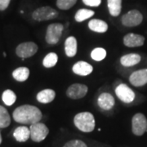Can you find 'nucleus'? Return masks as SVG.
<instances>
[{
  "label": "nucleus",
  "instance_id": "obj_30",
  "mask_svg": "<svg viewBox=\"0 0 147 147\" xmlns=\"http://www.w3.org/2000/svg\"><path fill=\"white\" fill-rule=\"evenodd\" d=\"M11 0H0V11L6 10L10 4Z\"/></svg>",
  "mask_w": 147,
  "mask_h": 147
},
{
  "label": "nucleus",
  "instance_id": "obj_8",
  "mask_svg": "<svg viewBox=\"0 0 147 147\" xmlns=\"http://www.w3.org/2000/svg\"><path fill=\"white\" fill-rule=\"evenodd\" d=\"M38 45L34 42H26L19 44L16 49V55L22 60L31 57L38 52Z\"/></svg>",
  "mask_w": 147,
  "mask_h": 147
},
{
  "label": "nucleus",
  "instance_id": "obj_22",
  "mask_svg": "<svg viewBox=\"0 0 147 147\" xmlns=\"http://www.w3.org/2000/svg\"><path fill=\"white\" fill-rule=\"evenodd\" d=\"M94 11L87 9V8H81L77 11V12L75 13L74 20L77 22H83L94 16Z\"/></svg>",
  "mask_w": 147,
  "mask_h": 147
},
{
  "label": "nucleus",
  "instance_id": "obj_11",
  "mask_svg": "<svg viewBox=\"0 0 147 147\" xmlns=\"http://www.w3.org/2000/svg\"><path fill=\"white\" fill-rule=\"evenodd\" d=\"M129 82L134 87H142L147 84V69L136 70L129 77Z\"/></svg>",
  "mask_w": 147,
  "mask_h": 147
},
{
  "label": "nucleus",
  "instance_id": "obj_13",
  "mask_svg": "<svg viewBox=\"0 0 147 147\" xmlns=\"http://www.w3.org/2000/svg\"><path fill=\"white\" fill-rule=\"evenodd\" d=\"M97 104L101 110H111L115 104V98L109 92H103L97 98Z\"/></svg>",
  "mask_w": 147,
  "mask_h": 147
},
{
  "label": "nucleus",
  "instance_id": "obj_7",
  "mask_svg": "<svg viewBox=\"0 0 147 147\" xmlns=\"http://www.w3.org/2000/svg\"><path fill=\"white\" fill-rule=\"evenodd\" d=\"M143 16L140 11L132 9L122 16V24L126 27H135L142 24Z\"/></svg>",
  "mask_w": 147,
  "mask_h": 147
},
{
  "label": "nucleus",
  "instance_id": "obj_9",
  "mask_svg": "<svg viewBox=\"0 0 147 147\" xmlns=\"http://www.w3.org/2000/svg\"><path fill=\"white\" fill-rule=\"evenodd\" d=\"M115 94L118 98L123 103H131L135 99V93L125 84H120L115 88Z\"/></svg>",
  "mask_w": 147,
  "mask_h": 147
},
{
  "label": "nucleus",
  "instance_id": "obj_14",
  "mask_svg": "<svg viewBox=\"0 0 147 147\" xmlns=\"http://www.w3.org/2000/svg\"><path fill=\"white\" fill-rule=\"evenodd\" d=\"M72 70L75 74L79 76H87L93 71V67L86 61H78L72 67Z\"/></svg>",
  "mask_w": 147,
  "mask_h": 147
},
{
  "label": "nucleus",
  "instance_id": "obj_28",
  "mask_svg": "<svg viewBox=\"0 0 147 147\" xmlns=\"http://www.w3.org/2000/svg\"><path fill=\"white\" fill-rule=\"evenodd\" d=\"M63 147H88V146L81 140H71L66 142Z\"/></svg>",
  "mask_w": 147,
  "mask_h": 147
},
{
  "label": "nucleus",
  "instance_id": "obj_20",
  "mask_svg": "<svg viewBox=\"0 0 147 147\" xmlns=\"http://www.w3.org/2000/svg\"><path fill=\"white\" fill-rule=\"evenodd\" d=\"M107 7L111 16H119L122 11V0H107Z\"/></svg>",
  "mask_w": 147,
  "mask_h": 147
},
{
  "label": "nucleus",
  "instance_id": "obj_32",
  "mask_svg": "<svg viewBox=\"0 0 147 147\" xmlns=\"http://www.w3.org/2000/svg\"><path fill=\"white\" fill-rule=\"evenodd\" d=\"M3 57H7V54H6V53H3Z\"/></svg>",
  "mask_w": 147,
  "mask_h": 147
},
{
  "label": "nucleus",
  "instance_id": "obj_15",
  "mask_svg": "<svg viewBox=\"0 0 147 147\" xmlns=\"http://www.w3.org/2000/svg\"><path fill=\"white\" fill-rule=\"evenodd\" d=\"M78 51L77 39L74 36L68 37L65 41V53L69 57H74Z\"/></svg>",
  "mask_w": 147,
  "mask_h": 147
},
{
  "label": "nucleus",
  "instance_id": "obj_19",
  "mask_svg": "<svg viewBox=\"0 0 147 147\" xmlns=\"http://www.w3.org/2000/svg\"><path fill=\"white\" fill-rule=\"evenodd\" d=\"M88 28L96 33H105L108 30V25L105 21L100 19H92L88 22Z\"/></svg>",
  "mask_w": 147,
  "mask_h": 147
},
{
  "label": "nucleus",
  "instance_id": "obj_27",
  "mask_svg": "<svg viewBox=\"0 0 147 147\" xmlns=\"http://www.w3.org/2000/svg\"><path fill=\"white\" fill-rule=\"evenodd\" d=\"M77 0H57V6L60 10H69L76 4Z\"/></svg>",
  "mask_w": 147,
  "mask_h": 147
},
{
  "label": "nucleus",
  "instance_id": "obj_2",
  "mask_svg": "<svg viewBox=\"0 0 147 147\" xmlns=\"http://www.w3.org/2000/svg\"><path fill=\"white\" fill-rule=\"evenodd\" d=\"M74 123L79 131L91 132L94 130L96 122L93 115L90 112H81L74 118Z\"/></svg>",
  "mask_w": 147,
  "mask_h": 147
},
{
  "label": "nucleus",
  "instance_id": "obj_29",
  "mask_svg": "<svg viewBox=\"0 0 147 147\" xmlns=\"http://www.w3.org/2000/svg\"><path fill=\"white\" fill-rule=\"evenodd\" d=\"M84 4L92 7H97L101 4V0H82Z\"/></svg>",
  "mask_w": 147,
  "mask_h": 147
},
{
  "label": "nucleus",
  "instance_id": "obj_31",
  "mask_svg": "<svg viewBox=\"0 0 147 147\" xmlns=\"http://www.w3.org/2000/svg\"><path fill=\"white\" fill-rule=\"evenodd\" d=\"M2 143V136H1V132H0V144Z\"/></svg>",
  "mask_w": 147,
  "mask_h": 147
},
{
  "label": "nucleus",
  "instance_id": "obj_24",
  "mask_svg": "<svg viewBox=\"0 0 147 147\" xmlns=\"http://www.w3.org/2000/svg\"><path fill=\"white\" fill-rule=\"evenodd\" d=\"M58 61V56L57 53H50L45 56L42 61V65L46 68L54 67Z\"/></svg>",
  "mask_w": 147,
  "mask_h": 147
},
{
  "label": "nucleus",
  "instance_id": "obj_18",
  "mask_svg": "<svg viewBox=\"0 0 147 147\" xmlns=\"http://www.w3.org/2000/svg\"><path fill=\"white\" fill-rule=\"evenodd\" d=\"M13 137L18 142H26L30 137V130L26 126L18 127L13 131Z\"/></svg>",
  "mask_w": 147,
  "mask_h": 147
},
{
  "label": "nucleus",
  "instance_id": "obj_12",
  "mask_svg": "<svg viewBox=\"0 0 147 147\" xmlns=\"http://www.w3.org/2000/svg\"><path fill=\"white\" fill-rule=\"evenodd\" d=\"M145 42V38L141 34L134 33L127 34L123 37V44L128 47H141Z\"/></svg>",
  "mask_w": 147,
  "mask_h": 147
},
{
  "label": "nucleus",
  "instance_id": "obj_10",
  "mask_svg": "<svg viewBox=\"0 0 147 147\" xmlns=\"http://www.w3.org/2000/svg\"><path fill=\"white\" fill-rule=\"evenodd\" d=\"M88 91V88L81 84H74L70 85L66 91V95L69 98L73 99V100H77V99H81L84 97Z\"/></svg>",
  "mask_w": 147,
  "mask_h": 147
},
{
  "label": "nucleus",
  "instance_id": "obj_26",
  "mask_svg": "<svg viewBox=\"0 0 147 147\" xmlns=\"http://www.w3.org/2000/svg\"><path fill=\"white\" fill-rule=\"evenodd\" d=\"M106 57V51L103 47H96L91 53V57L96 61H100Z\"/></svg>",
  "mask_w": 147,
  "mask_h": 147
},
{
  "label": "nucleus",
  "instance_id": "obj_6",
  "mask_svg": "<svg viewBox=\"0 0 147 147\" xmlns=\"http://www.w3.org/2000/svg\"><path fill=\"white\" fill-rule=\"evenodd\" d=\"M30 138L34 142H42L49 133V129L44 123L38 122L36 123L31 124L30 127Z\"/></svg>",
  "mask_w": 147,
  "mask_h": 147
},
{
  "label": "nucleus",
  "instance_id": "obj_5",
  "mask_svg": "<svg viewBox=\"0 0 147 147\" xmlns=\"http://www.w3.org/2000/svg\"><path fill=\"white\" fill-rule=\"evenodd\" d=\"M131 131L137 137H141L147 131V119L143 114L137 113L132 117Z\"/></svg>",
  "mask_w": 147,
  "mask_h": 147
},
{
  "label": "nucleus",
  "instance_id": "obj_17",
  "mask_svg": "<svg viewBox=\"0 0 147 147\" xmlns=\"http://www.w3.org/2000/svg\"><path fill=\"white\" fill-rule=\"evenodd\" d=\"M56 97V92L53 89L42 90L37 94V100L42 104H48L53 101Z\"/></svg>",
  "mask_w": 147,
  "mask_h": 147
},
{
  "label": "nucleus",
  "instance_id": "obj_23",
  "mask_svg": "<svg viewBox=\"0 0 147 147\" xmlns=\"http://www.w3.org/2000/svg\"><path fill=\"white\" fill-rule=\"evenodd\" d=\"M11 117L8 111L3 106L0 105V128H5L10 125Z\"/></svg>",
  "mask_w": 147,
  "mask_h": 147
},
{
  "label": "nucleus",
  "instance_id": "obj_25",
  "mask_svg": "<svg viewBox=\"0 0 147 147\" xmlns=\"http://www.w3.org/2000/svg\"><path fill=\"white\" fill-rule=\"evenodd\" d=\"M2 100L6 105L11 106L15 103L16 100V95L15 94V92L13 91L10 89H7L3 92Z\"/></svg>",
  "mask_w": 147,
  "mask_h": 147
},
{
  "label": "nucleus",
  "instance_id": "obj_4",
  "mask_svg": "<svg viewBox=\"0 0 147 147\" xmlns=\"http://www.w3.org/2000/svg\"><path fill=\"white\" fill-rule=\"evenodd\" d=\"M63 30L64 26L61 23H53L49 25L46 31V42L50 45L57 44L61 37Z\"/></svg>",
  "mask_w": 147,
  "mask_h": 147
},
{
  "label": "nucleus",
  "instance_id": "obj_16",
  "mask_svg": "<svg viewBox=\"0 0 147 147\" xmlns=\"http://www.w3.org/2000/svg\"><path fill=\"white\" fill-rule=\"evenodd\" d=\"M142 60V57L137 53H129L123 56L120 58V63L123 66L131 67L139 63Z\"/></svg>",
  "mask_w": 147,
  "mask_h": 147
},
{
  "label": "nucleus",
  "instance_id": "obj_3",
  "mask_svg": "<svg viewBox=\"0 0 147 147\" xmlns=\"http://www.w3.org/2000/svg\"><path fill=\"white\" fill-rule=\"evenodd\" d=\"M59 16V12L52 7L44 6L37 8L32 13V18L36 21H50L56 19Z\"/></svg>",
  "mask_w": 147,
  "mask_h": 147
},
{
  "label": "nucleus",
  "instance_id": "obj_1",
  "mask_svg": "<svg viewBox=\"0 0 147 147\" xmlns=\"http://www.w3.org/2000/svg\"><path fill=\"white\" fill-rule=\"evenodd\" d=\"M12 116L16 123L31 125L41 120L42 115L41 110L36 106L24 105L17 107L13 111Z\"/></svg>",
  "mask_w": 147,
  "mask_h": 147
},
{
  "label": "nucleus",
  "instance_id": "obj_21",
  "mask_svg": "<svg viewBox=\"0 0 147 147\" xmlns=\"http://www.w3.org/2000/svg\"><path fill=\"white\" fill-rule=\"evenodd\" d=\"M30 76V69L27 67H19L12 72L13 79L17 82H25Z\"/></svg>",
  "mask_w": 147,
  "mask_h": 147
}]
</instances>
